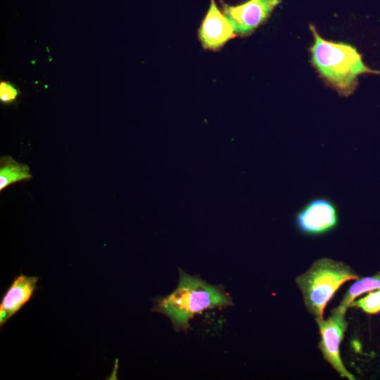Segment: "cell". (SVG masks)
<instances>
[{
  "instance_id": "6da1fadb",
  "label": "cell",
  "mask_w": 380,
  "mask_h": 380,
  "mask_svg": "<svg viewBox=\"0 0 380 380\" xmlns=\"http://www.w3.org/2000/svg\"><path fill=\"white\" fill-rule=\"evenodd\" d=\"M153 302L151 311L167 316L177 332H187L190 320L203 310L234 305L222 285H212L182 269H179V281L175 291L154 298Z\"/></svg>"
},
{
  "instance_id": "7a4b0ae2",
  "label": "cell",
  "mask_w": 380,
  "mask_h": 380,
  "mask_svg": "<svg viewBox=\"0 0 380 380\" xmlns=\"http://www.w3.org/2000/svg\"><path fill=\"white\" fill-rule=\"evenodd\" d=\"M311 31L315 39L310 48L312 62L320 75L342 95L353 92L360 75L378 73L365 65L355 47L324 40L314 27H311Z\"/></svg>"
},
{
  "instance_id": "3957f363",
  "label": "cell",
  "mask_w": 380,
  "mask_h": 380,
  "mask_svg": "<svg viewBox=\"0 0 380 380\" xmlns=\"http://www.w3.org/2000/svg\"><path fill=\"white\" fill-rule=\"evenodd\" d=\"M358 279L359 276L349 265L322 258L298 275L296 283L307 310L317 321L324 319V308L339 287L349 280Z\"/></svg>"
},
{
  "instance_id": "277c9868",
  "label": "cell",
  "mask_w": 380,
  "mask_h": 380,
  "mask_svg": "<svg viewBox=\"0 0 380 380\" xmlns=\"http://www.w3.org/2000/svg\"><path fill=\"white\" fill-rule=\"evenodd\" d=\"M297 229L304 234L319 236L334 229L339 222L336 204L324 196L308 201L294 215Z\"/></svg>"
},
{
  "instance_id": "5b68a950",
  "label": "cell",
  "mask_w": 380,
  "mask_h": 380,
  "mask_svg": "<svg viewBox=\"0 0 380 380\" xmlns=\"http://www.w3.org/2000/svg\"><path fill=\"white\" fill-rule=\"evenodd\" d=\"M346 312V310L338 306L331 311L327 319L316 321L321 336L319 347L324 360L341 377L355 380V376L344 366L339 351V346L348 325Z\"/></svg>"
},
{
  "instance_id": "8992f818",
  "label": "cell",
  "mask_w": 380,
  "mask_h": 380,
  "mask_svg": "<svg viewBox=\"0 0 380 380\" xmlns=\"http://www.w3.org/2000/svg\"><path fill=\"white\" fill-rule=\"evenodd\" d=\"M281 0H248L238 6L224 4V15L232 25L234 33L251 34L270 17Z\"/></svg>"
},
{
  "instance_id": "52a82bcc",
  "label": "cell",
  "mask_w": 380,
  "mask_h": 380,
  "mask_svg": "<svg viewBox=\"0 0 380 380\" xmlns=\"http://www.w3.org/2000/svg\"><path fill=\"white\" fill-rule=\"evenodd\" d=\"M234 29L224 13L217 7L215 0L210 5L199 29V39L206 49L217 50L236 37Z\"/></svg>"
},
{
  "instance_id": "ba28073f",
  "label": "cell",
  "mask_w": 380,
  "mask_h": 380,
  "mask_svg": "<svg viewBox=\"0 0 380 380\" xmlns=\"http://www.w3.org/2000/svg\"><path fill=\"white\" fill-rule=\"evenodd\" d=\"M39 277L20 273L8 286L0 303V327L29 302L37 289Z\"/></svg>"
},
{
  "instance_id": "9c48e42d",
  "label": "cell",
  "mask_w": 380,
  "mask_h": 380,
  "mask_svg": "<svg viewBox=\"0 0 380 380\" xmlns=\"http://www.w3.org/2000/svg\"><path fill=\"white\" fill-rule=\"evenodd\" d=\"M32 177L27 165L20 163L9 156L1 158L0 191L13 183L28 181Z\"/></svg>"
},
{
  "instance_id": "30bf717a",
  "label": "cell",
  "mask_w": 380,
  "mask_h": 380,
  "mask_svg": "<svg viewBox=\"0 0 380 380\" xmlns=\"http://www.w3.org/2000/svg\"><path fill=\"white\" fill-rule=\"evenodd\" d=\"M380 288V272L358 279L346 292L338 307L347 310L360 295Z\"/></svg>"
},
{
  "instance_id": "8fae6325",
  "label": "cell",
  "mask_w": 380,
  "mask_h": 380,
  "mask_svg": "<svg viewBox=\"0 0 380 380\" xmlns=\"http://www.w3.org/2000/svg\"><path fill=\"white\" fill-rule=\"evenodd\" d=\"M365 297L353 302L350 307H357L368 314H376L380 311V288L376 291H369Z\"/></svg>"
},
{
  "instance_id": "7c38bea8",
  "label": "cell",
  "mask_w": 380,
  "mask_h": 380,
  "mask_svg": "<svg viewBox=\"0 0 380 380\" xmlns=\"http://www.w3.org/2000/svg\"><path fill=\"white\" fill-rule=\"evenodd\" d=\"M18 92L12 85L5 82L0 84V100L3 103L13 102L18 96Z\"/></svg>"
}]
</instances>
